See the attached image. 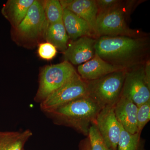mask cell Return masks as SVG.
Returning <instances> with one entry per match:
<instances>
[{
    "instance_id": "cell-1",
    "label": "cell",
    "mask_w": 150,
    "mask_h": 150,
    "mask_svg": "<svg viewBox=\"0 0 150 150\" xmlns=\"http://www.w3.org/2000/svg\"><path fill=\"white\" fill-rule=\"evenodd\" d=\"M96 54L112 65L129 69L144 64L150 53L148 36H104L97 38Z\"/></svg>"
},
{
    "instance_id": "cell-2",
    "label": "cell",
    "mask_w": 150,
    "mask_h": 150,
    "mask_svg": "<svg viewBox=\"0 0 150 150\" xmlns=\"http://www.w3.org/2000/svg\"><path fill=\"white\" fill-rule=\"evenodd\" d=\"M101 108L88 96L63 105L47 112L58 124L72 127L88 136Z\"/></svg>"
},
{
    "instance_id": "cell-3",
    "label": "cell",
    "mask_w": 150,
    "mask_h": 150,
    "mask_svg": "<svg viewBox=\"0 0 150 150\" xmlns=\"http://www.w3.org/2000/svg\"><path fill=\"white\" fill-rule=\"evenodd\" d=\"M135 1H122L115 7L98 12L96 22V35L98 38L104 36H126L131 37L147 36L146 33L131 29L128 24V18Z\"/></svg>"
},
{
    "instance_id": "cell-4",
    "label": "cell",
    "mask_w": 150,
    "mask_h": 150,
    "mask_svg": "<svg viewBox=\"0 0 150 150\" xmlns=\"http://www.w3.org/2000/svg\"><path fill=\"white\" fill-rule=\"evenodd\" d=\"M48 25L43 1L34 0L22 21L12 30V37L19 45L28 48L34 46L45 38Z\"/></svg>"
},
{
    "instance_id": "cell-5",
    "label": "cell",
    "mask_w": 150,
    "mask_h": 150,
    "mask_svg": "<svg viewBox=\"0 0 150 150\" xmlns=\"http://www.w3.org/2000/svg\"><path fill=\"white\" fill-rule=\"evenodd\" d=\"M126 69L117 71L91 81H86L88 96L101 108L113 106L121 96Z\"/></svg>"
},
{
    "instance_id": "cell-6",
    "label": "cell",
    "mask_w": 150,
    "mask_h": 150,
    "mask_svg": "<svg viewBox=\"0 0 150 150\" xmlns=\"http://www.w3.org/2000/svg\"><path fill=\"white\" fill-rule=\"evenodd\" d=\"M77 73L74 66L65 61L46 66L42 69L39 75V86L35 99L41 102L69 81Z\"/></svg>"
},
{
    "instance_id": "cell-7",
    "label": "cell",
    "mask_w": 150,
    "mask_h": 150,
    "mask_svg": "<svg viewBox=\"0 0 150 150\" xmlns=\"http://www.w3.org/2000/svg\"><path fill=\"white\" fill-rule=\"evenodd\" d=\"M88 95L86 81L77 73L69 81L40 103V108L48 112L56 108Z\"/></svg>"
},
{
    "instance_id": "cell-8",
    "label": "cell",
    "mask_w": 150,
    "mask_h": 150,
    "mask_svg": "<svg viewBox=\"0 0 150 150\" xmlns=\"http://www.w3.org/2000/svg\"><path fill=\"white\" fill-rule=\"evenodd\" d=\"M139 107L150 100V88L145 79L144 64L126 69L121 95Z\"/></svg>"
},
{
    "instance_id": "cell-9",
    "label": "cell",
    "mask_w": 150,
    "mask_h": 150,
    "mask_svg": "<svg viewBox=\"0 0 150 150\" xmlns=\"http://www.w3.org/2000/svg\"><path fill=\"white\" fill-rule=\"evenodd\" d=\"M95 124L108 147L111 150H117L121 125L115 117L114 105L101 108Z\"/></svg>"
},
{
    "instance_id": "cell-10",
    "label": "cell",
    "mask_w": 150,
    "mask_h": 150,
    "mask_svg": "<svg viewBox=\"0 0 150 150\" xmlns=\"http://www.w3.org/2000/svg\"><path fill=\"white\" fill-rule=\"evenodd\" d=\"M97 38L83 36L72 40L64 52V61L72 65H80L92 59L96 54Z\"/></svg>"
},
{
    "instance_id": "cell-11",
    "label": "cell",
    "mask_w": 150,
    "mask_h": 150,
    "mask_svg": "<svg viewBox=\"0 0 150 150\" xmlns=\"http://www.w3.org/2000/svg\"><path fill=\"white\" fill-rule=\"evenodd\" d=\"M60 2L63 9L71 11L85 21L97 38L96 22L98 8L95 0H62Z\"/></svg>"
},
{
    "instance_id": "cell-12",
    "label": "cell",
    "mask_w": 150,
    "mask_h": 150,
    "mask_svg": "<svg viewBox=\"0 0 150 150\" xmlns=\"http://www.w3.org/2000/svg\"><path fill=\"white\" fill-rule=\"evenodd\" d=\"M124 69L122 67L107 63L96 54L92 59L79 65L77 72L84 80L91 81L110 73Z\"/></svg>"
},
{
    "instance_id": "cell-13",
    "label": "cell",
    "mask_w": 150,
    "mask_h": 150,
    "mask_svg": "<svg viewBox=\"0 0 150 150\" xmlns=\"http://www.w3.org/2000/svg\"><path fill=\"white\" fill-rule=\"evenodd\" d=\"M138 107L131 100L121 96L114 105L115 117L124 130L135 134L138 132L137 114Z\"/></svg>"
},
{
    "instance_id": "cell-14",
    "label": "cell",
    "mask_w": 150,
    "mask_h": 150,
    "mask_svg": "<svg viewBox=\"0 0 150 150\" xmlns=\"http://www.w3.org/2000/svg\"><path fill=\"white\" fill-rule=\"evenodd\" d=\"M62 20L69 38L72 40L83 36L96 38L88 23L72 12L64 9Z\"/></svg>"
},
{
    "instance_id": "cell-15",
    "label": "cell",
    "mask_w": 150,
    "mask_h": 150,
    "mask_svg": "<svg viewBox=\"0 0 150 150\" xmlns=\"http://www.w3.org/2000/svg\"><path fill=\"white\" fill-rule=\"evenodd\" d=\"M34 0H8L3 5L1 13L14 29L26 16Z\"/></svg>"
},
{
    "instance_id": "cell-16",
    "label": "cell",
    "mask_w": 150,
    "mask_h": 150,
    "mask_svg": "<svg viewBox=\"0 0 150 150\" xmlns=\"http://www.w3.org/2000/svg\"><path fill=\"white\" fill-rule=\"evenodd\" d=\"M31 131L0 132V150H23L28 139L32 136Z\"/></svg>"
},
{
    "instance_id": "cell-17",
    "label": "cell",
    "mask_w": 150,
    "mask_h": 150,
    "mask_svg": "<svg viewBox=\"0 0 150 150\" xmlns=\"http://www.w3.org/2000/svg\"><path fill=\"white\" fill-rule=\"evenodd\" d=\"M46 42L51 43L60 51L64 52L68 47L69 38L63 20L48 24L45 34Z\"/></svg>"
},
{
    "instance_id": "cell-18",
    "label": "cell",
    "mask_w": 150,
    "mask_h": 150,
    "mask_svg": "<svg viewBox=\"0 0 150 150\" xmlns=\"http://www.w3.org/2000/svg\"><path fill=\"white\" fill-rule=\"evenodd\" d=\"M44 13L48 24L56 23L62 21L63 9L60 1H43Z\"/></svg>"
},
{
    "instance_id": "cell-19",
    "label": "cell",
    "mask_w": 150,
    "mask_h": 150,
    "mask_svg": "<svg viewBox=\"0 0 150 150\" xmlns=\"http://www.w3.org/2000/svg\"><path fill=\"white\" fill-rule=\"evenodd\" d=\"M141 134H131L121 126V133L117 150H138L140 146Z\"/></svg>"
},
{
    "instance_id": "cell-20",
    "label": "cell",
    "mask_w": 150,
    "mask_h": 150,
    "mask_svg": "<svg viewBox=\"0 0 150 150\" xmlns=\"http://www.w3.org/2000/svg\"><path fill=\"white\" fill-rule=\"evenodd\" d=\"M88 136L90 150H111L106 144L95 124H92L90 127Z\"/></svg>"
},
{
    "instance_id": "cell-21",
    "label": "cell",
    "mask_w": 150,
    "mask_h": 150,
    "mask_svg": "<svg viewBox=\"0 0 150 150\" xmlns=\"http://www.w3.org/2000/svg\"><path fill=\"white\" fill-rule=\"evenodd\" d=\"M150 120V100L138 107L137 123L138 132L141 134L142 130Z\"/></svg>"
},
{
    "instance_id": "cell-22",
    "label": "cell",
    "mask_w": 150,
    "mask_h": 150,
    "mask_svg": "<svg viewBox=\"0 0 150 150\" xmlns=\"http://www.w3.org/2000/svg\"><path fill=\"white\" fill-rule=\"evenodd\" d=\"M57 53V49L51 43L44 42L40 43L38 46V56L44 60H52L56 56Z\"/></svg>"
},
{
    "instance_id": "cell-23",
    "label": "cell",
    "mask_w": 150,
    "mask_h": 150,
    "mask_svg": "<svg viewBox=\"0 0 150 150\" xmlns=\"http://www.w3.org/2000/svg\"><path fill=\"white\" fill-rule=\"evenodd\" d=\"M98 12L106 10L115 7L120 4L122 1L120 0H95Z\"/></svg>"
},
{
    "instance_id": "cell-24",
    "label": "cell",
    "mask_w": 150,
    "mask_h": 150,
    "mask_svg": "<svg viewBox=\"0 0 150 150\" xmlns=\"http://www.w3.org/2000/svg\"><path fill=\"white\" fill-rule=\"evenodd\" d=\"M145 79L148 86L150 88V61L148 60L144 64Z\"/></svg>"
},
{
    "instance_id": "cell-25",
    "label": "cell",
    "mask_w": 150,
    "mask_h": 150,
    "mask_svg": "<svg viewBox=\"0 0 150 150\" xmlns=\"http://www.w3.org/2000/svg\"><path fill=\"white\" fill-rule=\"evenodd\" d=\"M83 150H90V148L89 144H88V145H87L86 147Z\"/></svg>"
}]
</instances>
